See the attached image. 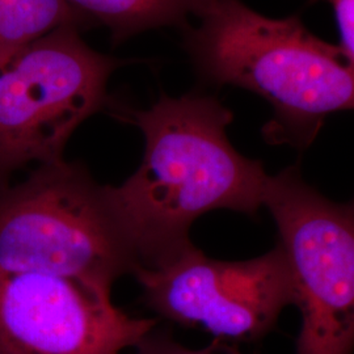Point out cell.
Instances as JSON below:
<instances>
[{
  "instance_id": "cell-12",
  "label": "cell",
  "mask_w": 354,
  "mask_h": 354,
  "mask_svg": "<svg viewBox=\"0 0 354 354\" xmlns=\"http://www.w3.org/2000/svg\"><path fill=\"white\" fill-rule=\"evenodd\" d=\"M0 354H10L8 353V351L4 348V345L0 342Z\"/></svg>"
},
{
  "instance_id": "cell-4",
  "label": "cell",
  "mask_w": 354,
  "mask_h": 354,
  "mask_svg": "<svg viewBox=\"0 0 354 354\" xmlns=\"http://www.w3.org/2000/svg\"><path fill=\"white\" fill-rule=\"evenodd\" d=\"M79 30L58 28L0 68V189L26 165L64 159L76 129L111 105L106 84L122 61L89 48Z\"/></svg>"
},
{
  "instance_id": "cell-10",
  "label": "cell",
  "mask_w": 354,
  "mask_h": 354,
  "mask_svg": "<svg viewBox=\"0 0 354 354\" xmlns=\"http://www.w3.org/2000/svg\"><path fill=\"white\" fill-rule=\"evenodd\" d=\"M134 354H244L228 342L215 339L210 345L201 349H190L175 342L168 333L155 330L142 339L136 346Z\"/></svg>"
},
{
  "instance_id": "cell-1",
  "label": "cell",
  "mask_w": 354,
  "mask_h": 354,
  "mask_svg": "<svg viewBox=\"0 0 354 354\" xmlns=\"http://www.w3.org/2000/svg\"><path fill=\"white\" fill-rule=\"evenodd\" d=\"M118 114L142 131L145 153L131 176L105 188L140 266H158L185 248L201 215L254 216L264 207L270 175L232 146L234 114L213 96L162 95L149 109Z\"/></svg>"
},
{
  "instance_id": "cell-7",
  "label": "cell",
  "mask_w": 354,
  "mask_h": 354,
  "mask_svg": "<svg viewBox=\"0 0 354 354\" xmlns=\"http://www.w3.org/2000/svg\"><path fill=\"white\" fill-rule=\"evenodd\" d=\"M156 324L77 279L0 270V342L10 354H121Z\"/></svg>"
},
{
  "instance_id": "cell-9",
  "label": "cell",
  "mask_w": 354,
  "mask_h": 354,
  "mask_svg": "<svg viewBox=\"0 0 354 354\" xmlns=\"http://www.w3.org/2000/svg\"><path fill=\"white\" fill-rule=\"evenodd\" d=\"M66 26L89 24L64 0H0V68L38 38Z\"/></svg>"
},
{
  "instance_id": "cell-6",
  "label": "cell",
  "mask_w": 354,
  "mask_h": 354,
  "mask_svg": "<svg viewBox=\"0 0 354 354\" xmlns=\"http://www.w3.org/2000/svg\"><path fill=\"white\" fill-rule=\"evenodd\" d=\"M133 276L155 314L228 342L261 340L283 308L297 301L290 266L279 244L251 260L223 261L190 243L158 266H138Z\"/></svg>"
},
{
  "instance_id": "cell-5",
  "label": "cell",
  "mask_w": 354,
  "mask_h": 354,
  "mask_svg": "<svg viewBox=\"0 0 354 354\" xmlns=\"http://www.w3.org/2000/svg\"><path fill=\"white\" fill-rule=\"evenodd\" d=\"M264 207L297 291V354H353L354 197L332 201L289 167L269 176Z\"/></svg>"
},
{
  "instance_id": "cell-2",
  "label": "cell",
  "mask_w": 354,
  "mask_h": 354,
  "mask_svg": "<svg viewBox=\"0 0 354 354\" xmlns=\"http://www.w3.org/2000/svg\"><path fill=\"white\" fill-rule=\"evenodd\" d=\"M185 46L200 75L261 96L273 108L272 145L306 149L330 114L354 111V61L297 17L273 19L241 0H216Z\"/></svg>"
},
{
  "instance_id": "cell-11",
  "label": "cell",
  "mask_w": 354,
  "mask_h": 354,
  "mask_svg": "<svg viewBox=\"0 0 354 354\" xmlns=\"http://www.w3.org/2000/svg\"><path fill=\"white\" fill-rule=\"evenodd\" d=\"M342 35V46L354 61V0H328Z\"/></svg>"
},
{
  "instance_id": "cell-8",
  "label": "cell",
  "mask_w": 354,
  "mask_h": 354,
  "mask_svg": "<svg viewBox=\"0 0 354 354\" xmlns=\"http://www.w3.org/2000/svg\"><path fill=\"white\" fill-rule=\"evenodd\" d=\"M91 24L111 30L115 42L165 26L188 28L216 0H64Z\"/></svg>"
},
{
  "instance_id": "cell-3",
  "label": "cell",
  "mask_w": 354,
  "mask_h": 354,
  "mask_svg": "<svg viewBox=\"0 0 354 354\" xmlns=\"http://www.w3.org/2000/svg\"><path fill=\"white\" fill-rule=\"evenodd\" d=\"M138 266L105 185L83 163L38 165L0 189V270L62 276L112 292Z\"/></svg>"
}]
</instances>
